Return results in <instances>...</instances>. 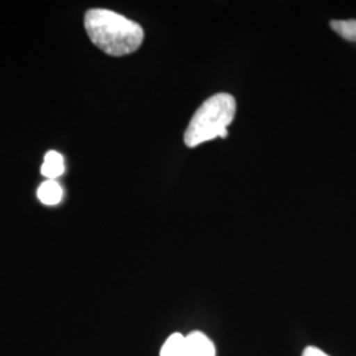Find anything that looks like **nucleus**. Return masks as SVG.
<instances>
[{"instance_id":"1","label":"nucleus","mask_w":356,"mask_h":356,"mask_svg":"<svg viewBox=\"0 0 356 356\" xmlns=\"http://www.w3.org/2000/svg\"><path fill=\"white\" fill-rule=\"evenodd\" d=\"M85 26L92 44L115 57L138 51L144 40V31L138 23L108 10H90Z\"/></svg>"},{"instance_id":"2","label":"nucleus","mask_w":356,"mask_h":356,"mask_svg":"<svg viewBox=\"0 0 356 356\" xmlns=\"http://www.w3.org/2000/svg\"><path fill=\"white\" fill-rule=\"evenodd\" d=\"M236 113L235 98L227 92H219L202 103L193 115L185 131L184 141L186 147L195 148L206 141L216 138H227V127L232 123Z\"/></svg>"},{"instance_id":"3","label":"nucleus","mask_w":356,"mask_h":356,"mask_svg":"<svg viewBox=\"0 0 356 356\" xmlns=\"http://www.w3.org/2000/svg\"><path fill=\"white\" fill-rule=\"evenodd\" d=\"M186 338V356H216V344L202 331H191Z\"/></svg>"},{"instance_id":"4","label":"nucleus","mask_w":356,"mask_h":356,"mask_svg":"<svg viewBox=\"0 0 356 356\" xmlns=\"http://www.w3.org/2000/svg\"><path fill=\"white\" fill-rule=\"evenodd\" d=\"M38 197L44 204H48V206L58 204L63 200V188L56 179H48L40 185Z\"/></svg>"},{"instance_id":"5","label":"nucleus","mask_w":356,"mask_h":356,"mask_svg":"<svg viewBox=\"0 0 356 356\" xmlns=\"http://www.w3.org/2000/svg\"><path fill=\"white\" fill-rule=\"evenodd\" d=\"M64 172V157L56 151L47 153L44 159V164L41 166V173L48 179H56Z\"/></svg>"},{"instance_id":"6","label":"nucleus","mask_w":356,"mask_h":356,"mask_svg":"<svg viewBox=\"0 0 356 356\" xmlns=\"http://www.w3.org/2000/svg\"><path fill=\"white\" fill-rule=\"evenodd\" d=\"M160 356H186V338L181 332H175L168 337Z\"/></svg>"},{"instance_id":"7","label":"nucleus","mask_w":356,"mask_h":356,"mask_svg":"<svg viewBox=\"0 0 356 356\" xmlns=\"http://www.w3.org/2000/svg\"><path fill=\"white\" fill-rule=\"evenodd\" d=\"M332 31H335L341 38L347 41L356 42V20H332L330 23Z\"/></svg>"},{"instance_id":"8","label":"nucleus","mask_w":356,"mask_h":356,"mask_svg":"<svg viewBox=\"0 0 356 356\" xmlns=\"http://www.w3.org/2000/svg\"><path fill=\"white\" fill-rule=\"evenodd\" d=\"M302 356H330L327 355L325 351H322L318 347H314V346H309L306 347L302 353Z\"/></svg>"}]
</instances>
